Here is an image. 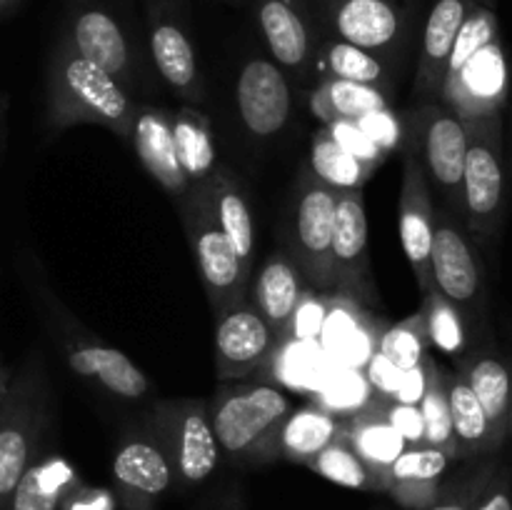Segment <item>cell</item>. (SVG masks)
Listing matches in <instances>:
<instances>
[{
	"label": "cell",
	"instance_id": "obj_40",
	"mask_svg": "<svg viewBox=\"0 0 512 510\" xmlns=\"http://www.w3.org/2000/svg\"><path fill=\"white\" fill-rule=\"evenodd\" d=\"M378 353L400 370H413L415 365L423 363L430 355V340L428 330H425L423 310L408 315L400 323L388 325L383 335H380Z\"/></svg>",
	"mask_w": 512,
	"mask_h": 510
},
{
	"label": "cell",
	"instance_id": "obj_15",
	"mask_svg": "<svg viewBox=\"0 0 512 510\" xmlns=\"http://www.w3.org/2000/svg\"><path fill=\"white\" fill-rule=\"evenodd\" d=\"M270 58L293 78H308L323 40L320 0H250Z\"/></svg>",
	"mask_w": 512,
	"mask_h": 510
},
{
	"label": "cell",
	"instance_id": "obj_1",
	"mask_svg": "<svg viewBox=\"0 0 512 510\" xmlns=\"http://www.w3.org/2000/svg\"><path fill=\"white\" fill-rule=\"evenodd\" d=\"M135 103L128 90L105 70L90 63L60 33L48 58L45 73V123L48 130L73 125H103L118 138L128 140Z\"/></svg>",
	"mask_w": 512,
	"mask_h": 510
},
{
	"label": "cell",
	"instance_id": "obj_36",
	"mask_svg": "<svg viewBox=\"0 0 512 510\" xmlns=\"http://www.w3.org/2000/svg\"><path fill=\"white\" fill-rule=\"evenodd\" d=\"M308 168L320 183L330 185L333 190H363L375 175L373 168L360 163L350 153H345L333 138H330L328 128H318L310 135V160Z\"/></svg>",
	"mask_w": 512,
	"mask_h": 510
},
{
	"label": "cell",
	"instance_id": "obj_11",
	"mask_svg": "<svg viewBox=\"0 0 512 510\" xmlns=\"http://www.w3.org/2000/svg\"><path fill=\"white\" fill-rule=\"evenodd\" d=\"M338 213V190L320 183L310 168L298 178L290 208L288 253L303 273L305 283L318 290H333V230Z\"/></svg>",
	"mask_w": 512,
	"mask_h": 510
},
{
	"label": "cell",
	"instance_id": "obj_39",
	"mask_svg": "<svg viewBox=\"0 0 512 510\" xmlns=\"http://www.w3.org/2000/svg\"><path fill=\"white\" fill-rule=\"evenodd\" d=\"M378 395L373 393L370 383L365 380L363 370L333 368L323 380L320 390L315 393V405L333 413L335 418L348 420L363 408H368Z\"/></svg>",
	"mask_w": 512,
	"mask_h": 510
},
{
	"label": "cell",
	"instance_id": "obj_46",
	"mask_svg": "<svg viewBox=\"0 0 512 510\" xmlns=\"http://www.w3.org/2000/svg\"><path fill=\"white\" fill-rule=\"evenodd\" d=\"M365 380L370 383L373 393L383 400H395L400 385H403L405 370L395 368L388 358H383L380 353H375L373 358L368 360V365L363 368Z\"/></svg>",
	"mask_w": 512,
	"mask_h": 510
},
{
	"label": "cell",
	"instance_id": "obj_5",
	"mask_svg": "<svg viewBox=\"0 0 512 510\" xmlns=\"http://www.w3.org/2000/svg\"><path fill=\"white\" fill-rule=\"evenodd\" d=\"M290 410L288 393L273 383H225L208 403L220 453L230 460L275 458L278 433Z\"/></svg>",
	"mask_w": 512,
	"mask_h": 510
},
{
	"label": "cell",
	"instance_id": "obj_18",
	"mask_svg": "<svg viewBox=\"0 0 512 510\" xmlns=\"http://www.w3.org/2000/svg\"><path fill=\"white\" fill-rule=\"evenodd\" d=\"M240 123L253 138H273L293 115V90L285 70L273 58L250 55L235 83Z\"/></svg>",
	"mask_w": 512,
	"mask_h": 510
},
{
	"label": "cell",
	"instance_id": "obj_14",
	"mask_svg": "<svg viewBox=\"0 0 512 510\" xmlns=\"http://www.w3.org/2000/svg\"><path fill=\"white\" fill-rule=\"evenodd\" d=\"M63 33L83 58L118 80L125 90L140 85L138 43L113 5L103 0H75Z\"/></svg>",
	"mask_w": 512,
	"mask_h": 510
},
{
	"label": "cell",
	"instance_id": "obj_45",
	"mask_svg": "<svg viewBox=\"0 0 512 510\" xmlns=\"http://www.w3.org/2000/svg\"><path fill=\"white\" fill-rule=\"evenodd\" d=\"M325 128H328L330 138H333L345 153L358 158L360 163H365L368 168L378 170L380 165L385 163V158H388V155H385L383 150L358 128V123H353V120H333V123H325Z\"/></svg>",
	"mask_w": 512,
	"mask_h": 510
},
{
	"label": "cell",
	"instance_id": "obj_53",
	"mask_svg": "<svg viewBox=\"0 0 512 510\" xmlns=\"http://www.w3.org/2000/svg\"><path fill=\"white\" fill-rule=\"evenodd\" d=\"M8 385H10V375L5 373L3 363H0V403H3L5 393H8Z\"/></svg>",
	"mask_w": 512,
	"mask_h": 510
},
{
	"label": "cell",
	"instance_id": "obj_22",
	"mask_svg": "<svg viewBox=\"0 0 512 510\" xmlns=\"http://www.w3.org/2000/svg\"><path fill=\"white\" fill-rule=\"evenodd\" d=\"M128 143L138 153L155 183L170 193L175 203L190 193V183L180 168L173 138V113L158 105H135Z\"/></svg>",
	"mask_w": 512,
	"mask_h": 510
},
{
	"label": "cell",
	"instance_id": "obj_7",
	"mask_svg": "<svg viewBox=\"0 0 512 510\" xmlns=\"http://www.w3.org/2000/svg\"><path fill=\"white\" fill-rule=\"evenodd\" d=\"M430 273L433 285L465 315L475 333L488 338L490 300L485 268L475 250L473 238L465 230L463 218L448 208H435L433 250H430Z\"/></svg>",
	"mask_w": 512,
	"mask_h": 510
},
{
	"label": "cell",
	"instance_id": "obj_35",
	"mask_svg": "<svg viewBox=\"0 0 512 510\" xmlns=\"http://www.w3.org/2000/svg\"><path fill=\"white\" fill-rule=\"evenodd\" d=\"M420 310H423L430 348H438L440 353L450 355V358H460L475 345L488 343L475 333L465 315L435 285L428 293H423V308Z\"/></svg>",
	"mask_w": 512,
	"mask_h": 510
},
{
	"label": "cell",
	"instance_id": "obj_48",
	"mask_svg": "<svg viewBox=\"0 0 512 510\" xmlns=\"http://www.w3.org/2000/svg\"><path fill=\"white\" fill-rule=\"evenodd\" d=\"M473 510H512V470L498 465Z\"/></svg>",
	"mask_w": 512,
	"mask_h": 510
},
{
	"label": "cell",
	"instance_id": "obj_32",
	"mask_svg": "<svg viewBox=\"0 0 512 510\" xmlns=\"http://www.w3.org/2000/svg\"><path fill=\"white\" fill-rule=\"evenodd\" d=\"M445 385H448L458 458H478V455L498 453L500 448L493 438V430H490L488 415H485L483 405L475 398L470 385L455 370H445Z\"/></svg>",
	"mask_w": 512,
	"mask_h": 510
},
{
	"label": "cell",
	"instance_id": "obj_43",
	"mask_svg": "<svg viewBox=\"0 0 512 510\" xmlns=\"http://www.w3.org/2000/svg\"><path fill=\"white\" fill-rule=\"evenodd\" d=\"M355 123H358V128L363 130L385 155L403 153L405 145H408L410 140L408 118L400 115L398 110L390 108V105L370 110V113H365L363 118H358Z\"/></svg>",
	"mask_w": 512,
	"mask_h": 510
},
{
	"label": "cell",
	"instance_id": "obj_38",
	"mask_svg": "<svg viewBox=\"0 0 512 510\" xmlns=\"http://www.w3.org/2000/svg\"><path fill=\"white\" fill-rule=\"evenodd\" d=\"M308 468L323 475L325 480L343 488L355 490H385V483L355 455V450L345 443V438H338L328 448L320 450L315 458H310Z\"/></svg>",
	"mask_w": 512,
	"mask_h": 510
},
{
	"label": "cell",
	"instance_id": "obj_26",
	"mask_svg": "<svg viewBox=\"0 0 512 510\" xmlns=\"http://www.w3.org/2000/svg\"><path fill=\"white\" fill-rule=\"evenodd\" d=\"M305 288H308V283H305L303 273L290 258L288 250H273L255 273L253 293L248 300L263 315V320L278 335V340L283 338Z\"/></svg>",
	"mask_w": 512,
	"mask_h": 510
},
{
	"label": "cell",
	"instance_id": "obj_6",
	"mask_svg": "<svg viewBox=\"0 0 512 510\" xmlns=\"http://www.w3.org/2000/svg\"><path fill=\"white\" fill-rule=\"evenodd\" d=\"M468 153L463 170V223L470 238L495 243L508 208V163H505L503 110L465 120Z\"/></svg>",
	"mask_w": 512,
	"mask_h": 510
},
{
	"label": "cell",
	"instance_id": "obj_28",
	"mask_svg": "<svg viewBox=\"0 0 512 510\" xmlns=\"http://www.w3.org/2000/svg\"><path fill=\"white\" fill-rule=\"evenodd\" d=\"M78 485L75 468L58 453H38L10 498V510H58L65 495Z\"/></svg>",
	"mask_w": 512,
	"mask_h": 510
},
{
	"label": "cell",
	"instance_id": "obj_30",
	"mask_svg": "<svg viewBox=\"0 0 512 510\" xmlns=\"http://www.w3.org/2000/svg\"><path fill=\"white\" fill-rule=\"evenodd\" d=\"M173 138L190 190L200 188L220 163L208 115L198 105L183 103L173 113Z\"/></svg>",
	"mask_w": 512,
	"mask_h": 510
},
{
	"label": "cell",
	"instance_id": "obj_31",
	"mask_svg": "<svg viewBox=\"0 0 512 510\" xmlns=\"http://www.w3.org/2000/svg\"><path fill=\"white\" fill-rule=\"evenodd\" d=\"M343 428L345 420L335 418L333 413L315 403L290 410L278 433V455L293 463H308L320 450L343 438Z\"/></svg>",
	"mask_w": 512,
	"mask_h": 510
},
{
	"label": "cell",
	"instance_id": "obj_3",
	"mask_svg": "<svg viewBox=\"0 0 512 510\" xmlns=\"http://www.w3.org/2000/svg\"><path fill=\"white\" fill-rule=\"evenodd\" d=\"M30 268L23 270L33 300L38 303L43 320L48 323L55 343L63 350L70 370L83 380L93 383L95 388L105 390L108 395L125 400H140L150 393V380L123 350L113 348L98 335L83 328L80 320L73 318L68 308L50 293L48 285L40 278L38 263L28 258Z\"/></svg>",
	"mask_w": 512,
	"mask_h": 510
},
{
	"label": "cell",
	"instance_id": "obj_25",
	"mask_svg": "<svg viewBox=\"0 0 512 510\" xmlns=\"http://www.w3.org/2000/svg\"><path fill=\"white\" fill-rule=\"evenodd\" d=\"M113 478L128 498L130 508H135V503H150L170 488L173 468L150 435L135 433L120 440L115 450Z\"/></svg>",
	"mask_w": 512,
	"mask_h": 510
},
{
	"label": "cell",
	"instance_id": "obj_17",
	"mask_svg": "<svg viewBox=\"0 0 512 510\" xmlns=\"http://www.w3.org/2000/svg\"><path fill=\"white\" fill-rule=\"evenodd\" d=\"M278 345L263 315L248 298L230 305L215 323V373L223 383L260 375Z\"/></svg>",
	"mask_w": 512,
	"mask_h": 510
},
{
	"label": "cell",
	"instance_id": "obj_19",
	"mask_svg": "<svg viewBox=\"0 0 512 510\" xmlns=\"http://www.w3.org/2000/svg\"><path fill=\"white\" fill-rule=\"evenodd\" d=\"M435 233V203L433 188L428 183L420 155L415 145H405L403 150V183H400V243L405 258L413 268L420 293L433 288L430 273V250H433Z\"/></svg>",
	"mask_w": 512,
	"mask_h": 510
},
{
	"label": "cell",
	"instance_id": "obj_41",
	"mask_svg": "<svg viewBox=\"0 0 512 510\" xmlns=\"http://www.w3.org/2000/svg\"><path fill=\"white\" fill-rule=\"evenodd\" d=\"M453 455L430 445H408L390 465L388 485L393 483H440Z\"/></svg>",
	"mask_w": 512,
	"mask_h": 510
},
{
	"label": "cell",
	"instance_id": "obj_33",
	"mask_svg": "<svg viewBox=\"0 0 512 510\" xmlns=\"http://www.w3.org/2000/svg\"><path fill=\"white\" fill-rule=\"evenodd\" d=\"M388 63L390 60L380 58L378 53H370V50L350 45L345 40L323 35L318 45V55H315V73L320 75V80H353V83H368L390 90Z\"/></svg>",
	"mask_w": 512,
	"mask_h": 510
},
{
	"label": "cell",
	"instance_id": "obj_13",
	"mask_svg": "<svg viewBox=\"0 0 512 510\" xmlns=\"http://www.w3.org/2000/svg\"><path fill=\"white\" fill-rule=\"evenodd\" d=\"M175 205H178L180 215H183L185 235H188L190 250H193L195 265H198L210 308H213L215 315H220L230 305L248 298V285L250 278H253V270L245 268V263L238 258L228 238L220 233L205 203L193 190Z\"/></svg>",
	"mask_w": 512,
	"mask_h": 510
},
{
	"label": "cell",
	"instance_id": "obj_23",
	"mask_svg": "<svg viewBox=\"0 0 512 510\" xmlns=\"http://www.w3.org/2000/svg\"><path fill=\"white\" fill-rule=\"evenodd\" d=\"M455 373H460V378L470 385L475 398L480 400L495 443L498 448H503L505 440L510 438L512 360L488 340V343L475 345L465 355L455 358Z\"/></svg>",
	"mask_w": 512,
	"mask_h": 510
},
{
	"label": "cell",
	"instance_id": "obj_21",
	"mask_svg": "<svg viewBox=\"0 0 512 510\" xmlns=\"http://www.w3.org/2000/svg\"><path fill=\"white\" fill-rule=\"evenodd\" d=\"M478 0H435L420 30V55L415 68V95L420 103L440 100L445 70L460 28Z\"/></svg>",
	"mask_w": 512,
	"mask_h": 510
},
{
	"label": "cell",
	"instance_id": "obj_44",
	"mask_svg": "<svg viewBox=\"0 0 512 510\" xmlns=\"http://www.w3.org/2000/svg\"><path fill=\"white\" fill-rule=\"evenodd\" d=\"M330 300H333V290H318L308 285L303 298H300L298 308H295L293 318H290L288 328H285L283 338L313 340V343H318L325 315H328L330 308Z\"/></svg>",
	"mask_w": 512,
	"mask_h": 510
},
{
	"label": "cell",
	"instance_id": "obj_10",
	"mask_svg": "<svg viewBox=\"0 0 512 510\" xmlns=\"http://www.w3.org/2000/svg\"><path fill=\"white\" fill-rule=\"evenodd\" d=\"M408 118L410 143L415 145L430 188L443 198V208L463 218V170L468 153L465 120L440 100L420 103Z\"/></svg>",
	"mask_w": 512,
	"mask_h": 510
},
{
	"label": "cell",
	"instance_id": "obj_51",
	"mask_svg": "<svg viewBox=\"0 0 512 510\" xmlns=\"http://www.w3.org/2000/svg\"><path fill=\"white\" fill-rule=\"evenodd\" d=\"M20 3H23V0H0V20L8 18L10 13H15V10L20 8Z\"/></svg>",
	"mask_w": 512,
	"mask_h": 510
},
{
	"label": "cell",
	"instance_id": "obj_55",
	"mask_svg": "<svg viewBox=\"0 0 512 510\" xmlns=\"http://www.w3.org/2000/svg\"><path fill=\"white\" fill-rule=\"evenodd\" d=\"M228 3H235V5H240V3H245V0H228Z\"/></svg>",
	"mask_w": 512,
	"mask_h": 510
},
{
	"label": "cell",
	"instance_id": "obj_50",
	"mask_svg": "<svg viewBox=\"0 0 512 510\" xmlns=\"http://www.w3.org/2000/svg\"><path fill=\"white\" fill-rule=\"evenodd\" d=\"M110 495L105 490H83L78 498H73L70 510H110Z\"/></svg>",
	"mask_w": 512,
	"mask_h": 510
},
{
	"label": "cell",
	"instance_id": "obj_4",
	"mask_svg": "<svg viewBox=\"0 0 512 510\" xmlns=\"http://www.w3.org/2000/svg\"><path fill=\"white\" fill-rule=\"evenodd\" d=\"M53 393L40 353H30L18 373L10 375L0 403V510L10 508L15 485L43 448L53 425Z\"/></svg>",
	"mask_w": 512,
	"mask_h": 510
},
{
	"label": "cell",
	"instance_id": "obj_42",
	"mask_svg": "<svg viewBox=\"0 0 512 510\" xmlns=\"http://www.w3.org/2000/svg\"><path fill=\"white\" fill-rule=\"evenodd\" d=\"M495 470H498V460H480V463H475L473 470H468L463 478L455 480L448 490H440L438 500L428 510H473L483 490L488 488Z\"/></svg>",
	"mask_w": 512,
	"mask_h": 510
},
{
	"label": "cell",
	"instance_id": "obj_34",
	"mask_svg": "<svg viewBox=\"0 0 512 510\" xmlns=\"http://www.w3.org/2000/svg\"><path fill=\"white\" fill-rule=\"evenodd\" d=\"M310 110L323 123L333 120H358L370 110L390 105V90L368 83H353V80H320L318 88L308 98Z\"/></svg>",
	"mask_w": 512,
	"mask_h": 510
},
{
	"label": "cell",
	"instance_id": "obj_49",
	"mask_svg": "<svg viewBox=\"0 0 512 510\" xmlns=\"http://www.w3.org/2000/svg\"><path fill=\"white\" fill-rule=\"evenodd\" d=\"M425 388H428V358L420 365H415L413 370H405L403 385H400L398 395H395V403L418 405L423 400Z\"/></svg>",
	"mask_w": 512,
	"mask_h": 510
},
{
	"label": "cell",
	"instance_id": "obj_52",
	"mask_svg": "<svg viewBox=\"0 0 512 510\" xmlns=\"http://www.w3.org/2000/svg\"><path fill=\"white\" fill-rule=\"evenodd\" d=\"M5 138H8L5 135V95L0 93V153L5 150Z\"/></svg>",
	"mask_w": 512,
	"mask_h": 510
},
{
	"label": "cell",
	"instance_id": "obj_12",
	"mask_svg": "<svg viewBox=\"0 0 512 510\" xmlns=\"http://www.w3.org/2000/svg\"><path fill=\"white\" fill-rule=\"evenodd\" d=\"M150 60L158 75L188 105L205 100V75L188 20L185 0H143Z\"/></svg>",
	"mask_w": 512,
	"mask_h": 510
},
{
	"label": "cell",
	"instance_id": "obj_20",
	"mask_svg": "<svg viewBox=\"0 0 512 510\" xmlns=\"http://www.w3.org/2000/svg\"><path fill=\"white\" fill-rule=\"evenodd\" d=\"M388 323L375 318L360 300L333 293L318 345L333 368L363 370L378 353V343Z\"/></svg>",
	"mask_w": 512,
	"mask_h": 510
},
{
	"label": "cell",
	"instance_id": "obj_29",
	"mask_svg": "<svg viewBox=\"0 0 512 510\" xmlns=\"http://www.w3.org/2000/svg\"><path fill=\"white\" fill-rule=\"evenodd\" d=\"M330 360L313 340L280 338L270 355L268 365L260 373V378L275 380V385L295 390V393L315 395L330 373Z\"/></svg>",
	"mask_w": 512,
	"mask_h": 510
},
{
	"label": "cell",
	"instance_id": "obj_2",
	"mask_svg": "<svg viewBox=\"0 0 512 510\" xmlns=\"http://www.w3.org/2000/svg\"><path fill=\"white\" fill-rule=\"evenodd\" d=\"M508 65L500 43L495 0H478L460 28L445 70L440 103L463 120L503 108Z\"/></svg>",
	"mask_w": 512,
	"mask_h": 510
},
{
	"label": "cell",
	"instance_id": "obj_9",
	"mask_svg": "<svg viewBox=\"0 0 512 510\" xmlns=\"http://www.w3.org/2000/svg\"><path fill=\"white\" fill-rule=\"evenodd\" d=\"M150 438L185 483H203L220 463V445L210 423L208 403L195 398L160 400L145 420Z\"/></svg>",
	"mask_w": 512,
	"mask_h": 510
},
{
	"label": "cell",
	"instance_id": "obj_37",
	"mask_svg": "<svg viewBox=\"0 0 512 510\" xmlns=\"http://www.w3.org/2000/svg\"><path fill=\"white\" fill-rule=\"evenodd\" d=\"M420 415H423L425 435L423 445L440 448L458 458V445H455L453 433V415H450L448 385H445V368L435 363L433 355H428V388H425L423 400L418 403Z\"/></svg>",
	"mask_w": 512,
	"mask_h": 510
},
{
	"label": "cell",
	"instance_id": "obj_27",
	"mask_svg": "<svg viewBox=\"0 0 512 510\" xmlns=\"http://www.w3.org/2000/svg\"><path fill=\"white\" fill-rule=\"evenodd\" d=\"M343 438L360 460L378 475L388 490V470L400 458L408 443L385 418V400L375 398L368 408L345 420Z\"/></svg>",
	"mask_w": 512,
	"mask_h": 510
},
{
	"label": "cell",
	"instance_id": "obj_47",
	"mask_svg": "<svg viewBox=\"0 0 512 510\" xmlns=\"http://www.w3.org/2000/svg\"><path fill=\"white\" fill-rule=\"evenodd\" d=\"M385 418H388V423L403 435L405 443L423 445L425 425H423V415H420L418 405H405V403H395V400H385Z\"/></svg>",
	"mask_w": 512,
	"mask_h": 510
},
{
	"label": "cell",
	"instance_id": "obj_8",
	"mask_svg": "<svg viewBox=\"0 0 512 510\" xmlns=\"http://www.w3.org/2000/svg\"><path fill=\"white\" fill-rule=\"evenodd\" d=\"M423 0H320L323 35L393 60L420 25Z\"/></svg>",
	"mask_w": 512,
	"mask_h": 510
},
{
	"label": "cell",
	"instance_id": "obj_16",
	"mask_svg": "<svg viewBox=\"0 0 512 510\" xmlns=\"http://www.w3.org/2000/svg\"><path fill=\"white\" fill-rule=\"evenodd\" d=\"M333 293L348 295L363 305H378L368 250V215L363 190H338L333 230Z\"/></svg>",
	"mask_w": 512,
	"mask_h": 510
},
{
	"label": "cell",
	"instance_id": "obj_24",
	"mask_svg": "<svg viewBox=\"0 0 512 510\" xmlns=\"http://www.w3.org/2000/svg\"><path fill=\"white\" fill-rule=\"evenodd\" d=\"M193 193L203 200L210 218L215 220L220 233H223L225 238H228V243L233 245V250L238 253V258L243 260L245 268L255 270L253 213H250V205L248 200H245V193L243 188H240L238 178L233 175V170L225 168L223 163H218L213 175H210L200 188H193Z\"/></svg>",
	"mask_w": 512,
	"mask_h": 510
},
{
	"label": "cell",
	"instance_id": "obj_54",
	"mask_svg": "<svg viewBox=\"0 0 512 510\" xmlns=\"http://www.w3.org/2000/svg\"><path fill=\"white\" fill-rule=\"evenodd\" d=\"M508 428H510V435H512V403H510V420H508Z\"/></svg>",
	"mask_w": 512,
	"mask_h": 510
}]
</instances>
